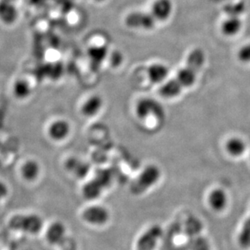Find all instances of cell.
<instances>
[{
	"label": "cell",
	"mask_w": 250,
	"mask_h": 250,
	"mask_svg": "<svg viewBox=\"0 0 250 250\" xmlns=\"http://www.w3.org/2000/svg\"><path fill=\"white\" fill-rule=\"evenodd\" d=\"M46 240L53 246H59L61 250H77L76 241L67 236L66 226L59 221L53 223L48 228Z\"/></svg>",
	"instance_id": "obj_2"
},
{
	"label": "cell",
	"mask_w": 250,
	"mask_h": 250,
	"mask_svg": "<svg viewBox=\"0 0 250 250\" xmlns=\"http://www.w3.org/2000/svg\"><path fill=\"white\" fill-rule=\"evenodd\" d=\"M159 229L152 228L139 238L137 244V250H153L158 237Z\"/></svg>",
	"instance_id": "obj_17"
},
{
	"label": "cell",
	"mask_w": 250,
	"mask_h": 250,
	"mask_svg": "<svg viewBox=\"0 0 250 250\" xmlns=\"http://www.w3.org/2000/svg\"><path fill=\"white\" fill-rule=\"evenodd\" d=\"M15 97L20 100L25 99L30 95L31 88L28 82L25 81H17L13 86Z\"/></svg>",
	"instance_id": "obj_21"
},
{
	"label": "cell",
	"mask_w": 250,
	"mask_h": 250,
	"mask_svg": "<svg viewBox=\"0 0 250 250\" xmlns=\"http://www.w3.org/2000/svg\"><path fill=\"white\" fill-rule=\"evenodd\" d=\"M7 1H10V2H15L17 0H7Z\"/></svg>",
	"instance_id": "obj_26"
},
{
	"label": "cell",
	"mask_w": 250,
	"mask_h": 250,
	"mask_svg": "<svg viewBox=\"0 0 250 250\" xmlns=\"http://www.w3.org/2000/svg\"><path fill=\"white\" fill-rule=\"evenodd\" d=\"M246 11V5L242 2L229 3L224 7V12L228 17H240Z\"/></svg>",
	"instance_id": "obj_22"
},
{
	"label": "cell",
	"mask_w": 250,
	"mask_h": 250,
	"mask_svg": "<svg viewBox=\"0 0 250 250\" xmlns=\"http://www.w3.org/2000/svg\"><path fill=\"white\" fill-rule=\"evenodd\" d=\"M182 88L178 83L172 79L161 87L160 92L165 98H173L182 92Z\"/></svg>",
	"instance_id": "obj_20"
},
{
	"label": "cell",
	"mask_w": 250,
	"mask_h": 250,
	"mask_svg": "<svg viewBox=\"0 0 250 250\" xmlns=\"http://www.w3.org/2000/svg\"><path fill=\"white\" fill-rule=\"evenodd\" d=\"M124 22L128 28L151 30L156 25V21L148 12H133L125 17Z\"/></svg>",
	"instance_id": "obj_7"
},
{
	"label": "cell",
	"mask_w": 250,
	"mask_h": 250,
	"mask_svg": "<svg viewBox=\"0 0 250 250\" xmlns=\"http://www.w3.org/2000/svg\"><path fill=\"white\" fill-rule=\"evenodd\" d=\"M173 11L172 0H156L152 3L151 14L156 21H166L169 19Z\"/></svg>",
	"instance_id": "obj_9"
},
{
	"label": "cell",
	"mask_w": 250,
	"mask_h": 250,
	"mask_svg": "<svg viewBox=\"0 0 250 250\" xmlns=\"http://www.w3.org/2000/svg\"><path fill=\"white\" fill-rule=\"evenodd\" d=\"M225 151L229 156L233 158H240L246 153L247 144L246 140L238 136H231L227 139L225 143Z\"/></svg>",
	"instance_id": "obj_12"
},
{
	"label": "cell",
	"mask_w": 250,
	"mask_h": 250,
	"mask_svg": "<svg viewBox=\"0 0 250 250\" xmlns=\"http://www.w3.org/2000/svg\"><path fill=\"white\" fill-rule=\"evenodd\" d=\"M239 61L243 63H250V43L243 45L237 53Z\"/></svg>",
	"instance_id": "obj_23"
},
{
	"label": "cell",
	"mask_w": 250,
	"mask_h": 250,
	"mask_svg": "<svg viewBox=\"0 0 250 250\" xmlns=\"http://www.w3.org/2000/svg\"><path fill=\"white\" fill-rule=\"evenodd\" d=\"M242 25V21L240 17H228L223 22L221 30L224 35L232 37L240 33Z\"/></svg>",
	"instance_id": "obj_18"
},
{
	"label": "cell",
	"mask_w": 250,
	"mask_h": 250,
	"mask_svg": "<svg viewBox=\"0 0 250 250\" xmlns=\"http://www.w3.org/2000/svg\"><path fill=\"white\" fill-rule=\"evenodd\" d=\"M160 172L156 166H150L145 168L131 186L134 194H141L158 181Z\"/></svg>",
	"instance_id": "obj_5"
},
{
	"label": "cell",
	"mask_w": 250,
	"mask_h": 250,
	"mask_svg": "<svg viewBox=\"0 0 250 250\" xmlns=\"http://www.w3.org/2000/svg\"><path fill=\"white\" fill-rule=\"evenodd\" d=\"M66 169L69 172L75 175L78 178H83L88 174L90 170V166L88 164L84 161H81L80 159L71 157L66 161L65 164Z\"/></svg>",
	"instance_id": "obj_16"
},
{
	"label": "cell",
	"mask_w": 250,
	"mask_h": 250,
	"mask_svg": "<svg viewBox=\"0 0 250 250\" xmlns=\"http://www.w3.org/2000/svg\"><path fill=\"white\" fill-rule=\"evenodd\" d=\"M71 132V125L66 120L59 119L50 124L48 128V135L55 141H62Z\"/></svg>",
	"instance_id": "obj_11"
},
{
	"label": "cell",
	"mask_w": 250,
	"mask_h": 250,
	"mask_svg": "<svg viewBox=\"0 0 250 250\" xmlns=\"http://www.w3.org/2000/svg\"><path fill=\"white\" fill-rule=\"evenodd\" d=\"M8 194V188L4 182L0 181V199L5 198Z\"/></svg>",
	"instance_id": "obj_25"
},
{
	"label": "cell",
	"mask_w": 250,
	"mask_h": 250,
	"mask_svg": "<svg viewBox=\"0 0 250 250\" xmlns=\"http://www.w3.org/2000/svg\"><path fill=\"white\" fill-rule=\"evenodd\" d=\"M146 72L149 81H151V83H160L166 81L169 73V70L165 64L156 62L150 65L146 70Z\"/></svg>",
	"instance_id": "obj_15"
},
{
	"label": "cell",
	"mask_w": 250,
	"mask_h": 250,
	"mask_svg": "<svg viewBox=\"0 0 250 250\" xmlns=\"http://www.w3.org/2000/svg\"><path fill=\"white\" fill-rule=\"evenodd\" d=\"M109 210L102 206H91L82 212V219L87 224L102 226L109 220Z\"/></svg>",
	"instance_id": "obj_8"
},
{
	"label": "cell",
	"mask_w": 250,
	"mask_h": 250,
	"mask_svg": "<svg viewBox=\"0 0 250 250\" xmlns=\"http://www.w3.org/2000/svg\"><path fill=\"white\" fill-rule=\"evenodd\" d=\"M103 100L99 95H92L88 97L81 105L82 115L87 118H92L99 113L103 107Z\"/></svg>",
	"instance_id": "obj_13"
},
{
	"label": "cell",
	"mask_w": 250,
	"mask_h": 250,
	"mask_svg": "<svg viewBox=\"0 0 250 250\" xmlns=\"http://www.w3.org/2000/svg\"><path fill=\"white\" fill-rule=\"evenodd\" d=\"M9 227L13 230L35 235L39 233L42 229L43 221L40 216L35 214L17 215L11 218Z\"/></svg>",
	"instance_id": "obj_3"
},
{
	"label": "cell",
	"mask_w": 250,
	"mask_h": 250,
	"mask_svg": "<svg viewBox=\"0 0 250 250\" xmlns=\"http://www.w3.org/2000/svg\"><path fill=\"white\" fill-rule=\"evenodd\" d=\"M206 54L200 48H196L187 57V63L184 67L180 69L177 77L173 79L182 89L190 87L195 83L198 75L204 66Z\"/></svg>",
	"instance_id": "obj_1"
},
{
	"label": "cell",
	"mask_w": 250,
	"mask_h": 250,
	"mask_svg": "<svg viewBox=\"0 0 250 250\" xmlns=\"http://www.w3.org/2000/svg\"><path fill=\"white\" fill-rule=\"evenodd\" d=\"M105 55H106V50L104 47L92 48L89 51V56L94 60H102L104 59Z\"/></svg>",
	"instance_id": "obj_24"
},
{
	"label": "cell",
	"mask_w": 250,
	"mask_h": 250,
	"mask_svg": "<svg viewBox=\"0 0 250 250\" xmlns=\"http://www.w3.org/2000/svg\"><path fill=\"white\" fill-rule=\"evenodd\" d=\"M18 12L15 2L7 0H0V21L3 24H13L18 18Z\"/></svg>",
	"instance_id": "obj_14"
},
{
	"label": "cell",
	"mask_w": 250,
	"mask_h": 250,
	"mask_svg": "<svg viewBox=\"0 0 250 250\" xmlns=\"http://www.w3.org/2000/svg\"><path fill=\"white\" fill-rule=\"evenodd\" d=\"M111 182V174L108 171L102 170L97 172L94 179L87 182L83 188V195L88 200L98 198L102 191L109 187Z\"/></svg>",
	"instance_id": "obj_4"
},
{
	"label": "cell",
	"mask_w": 250,
	"mask_h": 250,
	"mask_svg": "<svg viewBox=\"0 0 250 250\" xmlns=\"http://www.w3.org/2000/svg\"><path fill=\"white\" fill-rule=\"evenodd\" d=\"M208 203L215 212H222L229 204V196L221 188H215L208 194Z\"/></svg>",
	"instance_id": "obj_10"
},
{
	"label": "cell",
	"mask_w": 250,
	"mask_h": 250,
	"mask_svg": "<svg viewBox=\"0 0 250 250\" xmlns=\"http://www.w3.org/2000/svg\"><path fill=\"white\" fill-rule=\"evenodd\" d=\"M40 173V166L36 161L29 160L23 165L21 174L28 182H33L38 178Z\"/></svg>",
	"instance_id": "obj_19"
},
{
	"label": "cell",
	"mask_w": 250,
	"mask_h": 250,
	"mask_svg": "<svg viewBox=\"0 0 250 250\" xmlns=\"http://www.w3.org/2000/svg\"><path fill=\"white\" fill-rule=\"evenodd\" d=\"M136 115L141 120L149 118H162L165 115L163 107L156 100L144 98L136 104Z\"/></svg>",
	"instance_id": "obj_6"
}]
</instances>
